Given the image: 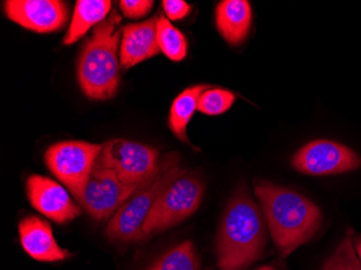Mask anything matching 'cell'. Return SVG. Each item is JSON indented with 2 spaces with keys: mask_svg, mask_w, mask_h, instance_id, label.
I'll return each instance as SVG.
<instances>
[{
  "mask_svg": "<svg viewBox=\"0 0 361 270\" xmlns=\"http://www.w3.org/2000/svg\"><path fill=\"white\" fill-rule=\"evenodd\" d=\"M255 192L281 257L310 243L322 227V211L303 195L269 182L257 183Z\"/></svg>",
  "mask_w": 361,
  "mask_h": 270,
  "instance_id": "obj_1",
  "label": "cell"
},
{
  "mask_svg": "<svg viewBox=\"0 0 361 270\" xmlns=\"http://www.w3.org/2000/svg\"><path fill=\"white\" fill-rule=\"evenodd\" d=\"M267 229L248 190L241 186L229 200L216 235L220 270H245L264 257Z\"/></svg>",
  "mask_w": 361,
  "mask_h": 270,
  "instance_id": "obj_2",
  "label": "cell"
},
{
  "mask_svg": "<svg viewBox=\"0 0 361 270\" xmlns=\"http://www.w3.org/2000/svg\"><path fill=\"white\" fill-rule=\"evenodd\" d=\"M121 22L117 11L111 12L97 25L81 50L77 77L81 90L90 99H111L118 90Z\"/></svg>",
  "mask_w": 361,
  "mask_h": 270,
  "instance_id": "obj_3",
  "label": "cell"
},
{
  "mask_svg": "<svg viewBox=\"0 0 361 270\" xmlns=\"http://www.w3.org/2000/svg\"><path fill=\"white\" fill-rule=\"evenodd\" d=\"M180 162L178 153L167 154L160 159L156 176L130 197L111 217L106 228L109 240L130 243L145 238L144 223L158 199L172 182L188 172L180 168Z\"/></svg>",
  "mask_w": 361,
  "mask_h": 270,
  "instance_id": "obj_4",
  "label": "cell"
},
{
  "mask_svg": "<svg viewBox=\"0 0 361 270\" xmlns=\"http://www.w3.org/2000/svg\"><path fill=\"white\" fill-rule=\"evenodd\" d=\"M204 184L196 172L176 178L158 199L143 226L144 237L161 233L190 217L200 208Z\"/></svg>",
  "mask_w": 361,
  "mask_h": 270,
  "instance_id": "obj_5",
  "label": "cell"
},
{
  "mask_svg": "<svg viewBox=\"0 0 361 270\" xmlns=\"http://www.w3.org/2000/svg\"><path fill=\"white\" fill-rule=\"evenodd\" d=\"M103 145L82 141L60 142L50 146L44 159L49 170L80 204L93 166Z\"/></svg>",
  "mask_w": 361,
  "mask_h": 270,
  "instance_id": "obj_6",
  "label": "cell"
},
{
  "mask_svg": "<svg viewBox=\"0 0 361 270\" xmlns=\"http://www.w3.org/2000/svg\"><path fill=\"white\" fill-rule=\"evenodd\" d=\"M97 161L111 168L126 185H145L156 176L160 166L156 148L121 139L103 144Z\"/></svg>",
  "mask_w": 361,
  "mask_h": 270,
  "instance_id": "obj_7",
  "label": "cell"
},
{
  "mask_svg": "<svg viewBox=\"0 0 361 270\" xmlns=\"http://www.w3.org/2000/svg\"><path fill=\"white\" fill-rule=\"evenodd\" d=\"M147 184V183H146ZM144 185H126L111 168L95 161L80 204L97 221L113 217L126 201Z\"/></svg>",
  "mask_w": 361,
  "mask_h": 270,
  "instance_id": "obj_8",
  "label": "cell"
},
{
  "mask_svg": "<svg viewBox=\"0 0 361 270\" xmlns=\"http://www.w3.org/2000/svg\"><path fill=\"white\" fill-rule=\"evenodd\" d=\"M291 164L300 173L334 176L357 170L361 166V158L356 152L338 142L317 140L300 148Z\"/></svg>",
  "mask_w": 361,
  "mask_h": 270,
  "instance_id": "obj_9",
  "label": "cell"
},
{
  "mask_svg": "<svg viewBox=\"0 0 361 270\" xmlns=\"http://www.w3.org/2000/svg\"><path fill=\"white\" fill-rule=\"evenodd\" d=\"M6 14L14 23L37 32L62 30L70 18V8L59 0H8Z\"/></svg>",
  "mask_w": 361,
  "mask_h": 270,
  "instance_id": "obj_10",
  "label": "cell"
},
{
  "mask_svg": "<svg viewBox=\"0 0 361 270\" xmlns=\"http://www.w3.org/2000/svg\"><path fill=\"white\" fill-rule=\"evenodd\" d=\"M26 192L32 208L58 224L71 222L80 214V208L62 185L51 178L30 176L26 182Z\"/></svg>",
  "mask_w": 361,
  "mask_h": 270,
  "instance_id": "obj_11",
  "label": "cell"
},
{
  "mask_svg": "<svg viewBox=\"0 0 361 270\" xmlns=\"http://www.w3.org/2000/svg\"><path fill=\"white\" fill-rule=\"evenodd\" d=\"M19 233L22 247L36 261L52 263L71 257L70 252L56 243L50 224L40 217L32 215L22 219Z\"/></svg>",
  "mask_w": 361,
  "mask_h": 270,
  "instance_id": "obj_12",
  "label": "cell"
},
{
  "mask_svg": "<svg viewBox=\"0 0 361 270\" xmlns=\"http://www.w3.org/2000/svg\"><path fill=\"white\" fill-rule=\"evenodd\" d=\"M158 19V16H153L147 21L123 26L119 54L123 68L127 70L159 54L157 40Z\"/></svg>",
  "mask_w": 361,
  "mask_h": 270,
  "instance_id": "obj_13",
  "label": "cell"
},
{
  "mask_svg": "<svg viewBox=\"0 0 361 270\" xmlns=\"http://www.w3.org/2000/svg\"><path fill=\"white\" fill-rule=\"evenodd\" d=\"M252 23V9L245 0H224L216 9V24L221 36L232 46L248 36Z\"/></svg>",
  "mask_w": 361,
  "mask_h": 270,
  "instance_id": "obj_14",
  "label": "cell"
},
{
  "mask_svg": "<svg viewBox=\"0 0 361 270\" xmlns=\"http://www.w3.org/2000/svg\"><path fill=\"white\" fill-rule=\"evenodd\" d=\"M111 3L109 0H78L75 5L72 22L64 36L63 44H73L84 37L85 34L94 25L105 21L111 11Z\"/></svg>",
  "mask_w": 361,
  "mask_h": 270,
  "instance_id": "obj_15",
  "label": "cell"
},
{
  "mask_svg": "<svg viewBox=\"0 0 361 270\" xmlns=\"http://www.w3.org/2000/svg\"><path fill=\"white\" fill-rule=\"evenodd\" d=\"M210 87L207 85H196L180 93L172 103L169 113V128L172 133L183 143L190 144L186 133L188 123L198 109L200 95Z\"/></svg>",
  "mask_w": 361,
  "mask_h": 270,
  "instance_id": "obj_16",
  "label": "cell"
},
{
  "mask_svg": "<svg viewBox=\"0 0 361 270\" xmlns=\"http://www.w3.org/2000/svg\"><path fill=\"white\" fill-rule=\"evenodd\" d=\"M146 270H200V255L192 241H184L166 252Z\"/></svg>",
  "mask_w": 361,
  "mask_h": 270,
  "instance_id": "obj_17",
  "label": "cell"
},
{
  "mask_svg": "<svg viewBox=\"0 0 361 270\" xmlns=\"http://www.w3.org/2000/svg\"><path fill=\"white\" fill-rule=\"evenodd\" d=\"M157 40L160 51L173 62H180L188 54V40L183 32L172 25L165 16H159L157 24Z\"/></svg>",
  "mask_w": 361,
  "mask_h": 270,
  "instance_id": "obj_18",
  "label": "cell"
},
{
  "mask_svg": "<svg viewBox=\"0 0 361 270\" xmlns=\"http://www.w3.org/2000/svg\"><path fill=\"white\" fill-rule=\"evenodd\" d=\"M354 231L348 229L334 254L326 259L322 270H361V261L354 245Z\"/></svg>",
  "mask_w": 361,
  "mask_h": 270,
  "instance_id": "obj_19",
  "label": "cell"
},
{
  "mask_svg": "<svg viewBox=\"0 0 361 270\" xmlns=\"http://www.w3.org/2000/svg\"><path fill=\"white\" fill-rule=\"evenodd\" d=\"M234 93L220 88H209L198 99V111L208 116H219L228 111L235 103Z\"/></svg>",
  "mask_w": 361,
  "mask_h": 270,
  "instance_id": "obj_20",
  "label": "cell"
},
{
  "mask_svg": "<svg viewBox=\"0 0 361 270\" xmlns=\"http://www.w3.org/2000/svg\"><path fill=\"white\" fill-rule=\"evenodd\" d=\"M154 1L151 0H121L119 8L128 19H140L151 11Z\"/></svg>",
  "mask_w": 361,
  "mask_h": 270,
  "instance_id": "obj_21",
  "label": "cell"
},
{
  "mask_svg": "<svg viewBox=\"0 0 361 270\" xmlns=\"http://www.w3.org/2000/svg\"><path fill=\"white\" fill-rule=\"evenodd\" d=\"M161 4L166 16L171 21L183 20L190 14L192 9V7L183 0H164Z\"/></svg>",
  "mask_w": 361,
  "mask_h": 270,
  "instance_id": "obj_22",
  "label": "cell"
},
{
  "mask_svg": "<svg viewBox=\"0 0 361 270\" xmlns=\"http://www.w3.org/2000/svg\"><path fill=\"white\" fill-rule=\"evenodd\" d=\"M355 250H356L357 255L361 261V235H357L354 239Z\"/></svg>",
  "mask_w": 361,
  "mask_h": 270,
  "instance_id": "obj_23",
  "label": "cell"
},
{
  "mask_svg": "<svg viewBox=\"0 0 361 270\" xmlns=\"http://www.w3.org/2000/svg\"><path fill=\"white\" fill-rule=\"evenodd\" d=\"M257 270H276L275 268L271 267V266H262L259 269Z\"/></svg>",
  "mask_w": 361,
  "mask_h": 270,
  "instance_id": "obj_24",
  "label": "cell"
}]
</instances>
